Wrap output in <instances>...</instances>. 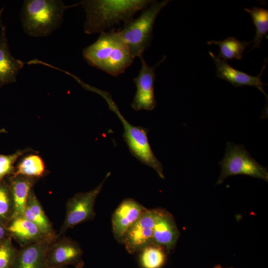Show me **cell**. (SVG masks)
Segmentation results:
<instances>
[{
    "mask_svg": "<svg viewBox=\"0 0 268 268\" xmlns=\"http://www.w3.org/2000/svg\"><path fill=\"white\" fill-rule=\"evenodd\" d=\"M82 255L83 251L77 242L57 234L48 250L46 268L72 265L81 268L83 265Z\"/></svg>",
    "mask_w": 268,
    "mask_h": 268,
    "instance_id": "obj_9",
    "label": "cell"
},
{
    "mask_svg": "<svg viewBox=\"0 0 268 268\" xmlns=\"http://www.w3.org/2000/svg\"><path fill=\"white\" fill-rule=\"evenodd\" d=\"M244 10L251 16L256 30L252 41L254 44L251 51L255 48L260 49L261 42L268 32V10L262 7L254 6L251 9L245 8Z\"/></svg>",
    "mask_w": 268,
    "mask_h": 268,
    "instance_id": "obj_21",
    "label": "cell"
},
{
    "mask_svg": "<svg viewBox=\"0 0 268 268\" xmlns=\"http://www.w3.org/2000/svg\"><path fill=\"white\" fill-rule=\"evenodd\" d=\"M82 55L90 66L113 76L124 73L135 58L113 31L100 33L95 42L83 49Z\"/></svg>",
    "mask_w": 268,
    "mask_h": 268,
    "instance_id": "obj_2",
    "label": "cell"
},
{
    "mask_svg": "<svg viewBox=\"0 0 268 268\" xmlns=\"http://www.w3.org/2000/svg\"><path fill=\"white\" fill-rule=\"evenodd\" d=\"M37 178L24 176L12 177L9 187L13 201L12 219L23 217L30 193Z\"/></svg>",
    "mask_w": 268,
    "mask_h": 268,
    "instance_id": "obj_17",
    "label": "cell"
},
{
    "mask_svg": "<svg viewBox=\"0 0 268 268\" xmlns=\"http://www.w3.org/2000/svg\"><path fill=\"white\" fill-rule=\"evenodd\" d=\"M0 14V87L16 81L17 76L25 63L12 56L6 34V26Z\"/></svg>",
    "mask_w": 268,
    "mask_h": 268,
    "instance_id": "obj_14",
    "label": "cell"
},
{
    "mask_svg": "<svg viewBox=\"0 0 268 268\" xmlns=\"http://www.w3.org/2000/svg\"><path fill=\"white\" fill-rule=\"evenodd\" d=\"M23 217L35 224L45 235L56 234L33 189L30 193Z\"/></svg>",
    "mask_w": 268,
    "mask_h": 268,
    "instance_id": "obj_18",
    "label": "cell"
},
{
    "mask_svg": "<svg viewBox=\"0 0 268 268\" xmlns=\"http://www.w3.org/2000/svg\"><path fill=\"white\" fill-rule=\"evenodd\" d=\"M147 208L132 198L125 199L112 215V232L116 240L123 244L130 227L141 216Z\"/></svg>",
    "mask_w": 268,
    "mask_h": 268,
    "instance_id": "obj_11",
    "label": "cell"
},
{
    "mask_svg": "<svg viewBox=\"0 0 268 268\" xmlns=\"http://www.w3.org/2000/svg\"><path fill=\"white\" fill-rule=\"evenodd\" d=\"M33 151L30 148L18 150L10 155H0V182L6 175L13 171L14 164L17 159L27 152Z\"/></svg>",
    "mask_w": 268,
    "mask_h": 268,
    "instance_id": "obj_25",
    "label": "cell"
},
{
    "mask_svg": "<svg viewBox=\"0 0 268 268\" xmlns=\"http://www.w3.org/2000/svg\"><path fill=\"white\" fill-rule=\"evenodd\" d=\"M9 236L6 226L0 222V242Z\"/></svg>",
    "mask_w": 268,
    "mask_h": 268,
    "instance_id": "obj_26",
    "label": "cell"
},
{
    "mask_svg": "<svg viewBox=\"0 0 268 268\" xmlns=\"http://www.w3.org/2000/svg\"><path fill=\"white\" fill-rule=\"evenodd\" d=\"M2 11H3V9H0V14H2Z\"/></svg>",
    "mask_w": 268,
    "mask_h": 268,
    "instance_id": "obj_28",
    "label": "cell"
},
{
    "mask_svg": "<svg viewBox=\"0 0 268 268\" xmlns=\"http://www.w3.org/2000/svg\"><path fill=\"white\" fill-rule=\"evenodd\" d=\"M17 252L10 236L0 242V268H11Z\"/></svg>",
    "mask_w": 268,
    "mask_h": 268,
    "instance_id": "obj_24",
    "label": "cell"
},
{
    "mask_svg": "<svg viewBox=\"0 0 268 268\" xmlns=\"http://www.w3.org/2000/svg\"><path fill=\"white\" fill-rule=\"evenodd\" d=\"M160 208L148 209L130 227L123 242L127 251L131 253L139 252L153 243V232Z\"/></svg>",
    "mask_w": 268,
    "mask_h": 268,
    "instance_id": "obj_10",
    "label": "cell"
},
{
    "mask_svg": "<svg viewBox=\"0 0 268 268\" xmlns=\"http://www.w3.org/2000/svg\"><path fill=\"white\" fill-rule=\"evenodd\" d=\"M139 58L141 67L138 75L133 79L136 85V90L131 106L135 111H151L157 105L154 95L155 69L158 65L164 62L166 57L152 67L147 64L143 56Z\"/></svg>",
    "mask_w": 268,
    "mask_h": 268,
    "instance_id": "obj_8",
    "label": "cell"
},
{
    "mask_svg": "<svg viewBox=\"0 0 268 268\" xmlns=\"http://www.w3.org/2000/svg\"><path fill=\"white\" fill-rule=\"evenodd\" d=\"M179 235L173 215L166 210L160 208L154 226L153 243L163 247L169 253L175 247Z\"/></svg>",
    "mask_w": 268,
    "mask_h": 268,
    "instance_id": "obj_15",
    "label": "cell"
},
{
    "mask_svg": "<svg viewBox=\"0 0 268 268\" xmlns=\"http://www.w3.org/2000/svg\"><path fill=\"white\" fill-rule=\"evenodd\" d=\"M215 268H223L220 266H217L216 267H215Z\"/></svg>",
    "mask_w": 268,
    "mask_h": 268,
    "instance_id": "obj_29",
    "label": "cell"
},
{
    "mask_svg": "<svg viewBox=\"0 0 268 268\" xmlns=\"http://www.w3.org/2000/svg\"><path fill=\"white\" fill-rule=\"evenodd\" d=\"M51 268H68L67 266H60V267H54Z\"/></svg>",
    "mask_w": 268,
    "mask_h": 268,
    "instance_id": "obj_27",
    "label": "cell"
},
{
    "mask_svg": "<svg viewBox=\"0 0 268 268\" xmlns=\"http://www.w3.org/2000/svg\"><path fill=\"white\" fill-rule=\"evenodd\" d=\"M170 1L154 0L142 10L137 18H133L125 22L122 29L116 31L134 58L142 56L144 51L150 46L156 18Z\"/></svg>",
    "mask_w": 268,
    "mask_h": 268,
    "instance_id": "obj_4",
    "label": "cell"
},
{
    "mask_svg": "<svg viewBox=\"0 0 268 268\" xmlns=\"http://www.w3.org/2000/svg\"><path fill=\"white\" fill-rule=\"evenodd\" d=\"M110 175V172L107 173L103 181L92 190L76 193L67 201L66 215L58 234L59 235H63L69 229L94 219L96 215L94 210L96 200L102 189L105 181Z\"/></svg>",
    "mask_w": 268,
    "mask_h": 268,
    "instance_id": "obj_7",
    "label": "cell"
},
{
    "mask_svg": "<svg viewBox=\"0 0 268 268\" xmlns=\"http://www.w3.org/2000/svg\"><path fill=\"white\" fill-rule=\"evenodd\" d=\"M221 171L216 185L229 176L245 175L268 182V170L260 164L243 144L227 142L224 156L219 163Z\"/></svg>",
    "mask_w": 268,
    "mask_h": 268,
    "instance_id": "obj_6",
    "label": "cell"
},
{
    "mask_svg": "<svg viewBox=\"0 0 268 268\" xmlns=\"http://www.w3.org/2000/svg\"><path fill=\"white\" fill-rule=\"evenodd\" d=\"M57 234L47 236L34 243L21 247L11 268H46L48 250Z\"/></svg>",
    "mask_w": 268,
    "mask_h": 268,
    "instance_id": "obj_13",
    "label": "cell"
},
{
    "mask_svg": "<svg viewBox=\"0 0 268 268\" xmlns=\"http://www.w3.org/2000/svg\"><path fill=\"white\" fill-rule=\"evenodd\" d=\"M6 227L9 235L13 237L21 247L37 242L47 236L35 224L24 217L12 219Z\"/></svg>",
    "mask_w": 268,
    "mask_h": 268,
    "instance_id": "obj_16",
    "label": "cell"
},
{
    "mask_svg": "<svg viewBox=\"0 0 268 268\" xmlns=\"http://www.w3.org/2000/svg\"><path fill=\"white\" fill-rule=\"evenodd\" d=\"M139 252L140 261L143 268H160L165 262L166 251L154 243L145 247Z\"/></svg>",
    "mask_w": 268,
    "mask_h": 268,
    "instance_id": "obj_22",
    "label": "cell"
},
{
    "mask_svg": "<svg viewBox=\"0 0 268 268\" xmlns=\"http://www.w3.org/2000/svg\"><path fill=\"white\" fill-rule=\"evenodd\" d=\"M208 54L215 64L216 74L218 77L226 80L235 87L244 86L256 87L268 97L264 89V86L267 84L264 83L261 79L267 66V59L259 74L252 76L233 67L226 61L214 55L212 52L209 51Z\"/></svg>",
    "mask_w": 268,
    "mask_h": 268,
    "instance_id": "obj_12",
    "label": "cell"
},
{
    "mask_svg": "<svg viewBox=\"0 0 268 268\" xmlns=\"http://www.w3.org/2000/svg\"><path fill=\"white\" fill-rule=\"evenodd\" d=\"M69 6L61 0H25L20 12L23 30L27 35L46 37L62 25Z\"/></svg>",
    "mask_w": 268,
    "mask_h": 268,
    "instance_id": "obj_3",
    "label": "cell"
},
{
    "mask_svg": "<svg viewBox=\"0 0 268 268\" xmlns=\"http://www.w3.org/2000/svg\"><path fill=\"white\" fill-rule=\"evenodd\" d=\"M107 100L110 109L113 111L121 120L124 132L123 137L131 153L143 164L151 167L158 176L164 179L162 164L155 156L149 144L147 133L148 129L142 126L131 125L120 112L117 105L106 93L99 92Z\"/></svg>",
    "mask_w": 268,
    "mask_h": 268,
    "instance_id": "obj_5",
    "label": "cell"
},
{
    "mask_svg": "<svg viewBox=\"0 0 268 268\" xmlns=\"http://www.w3.org/2000/svg\"><path fill=\"white\" fill-rule=\"evenodd\" d=\"M252 43V41H240L234 37H229L222 40H213L207 42L208 45L215 44L219 47L217 57L226 62L233 59L242 60L246 48Z\"/></svg>",
    "mask_w": 268,
    "mask_h": 268,
    "instance_id": "obj_19",
    "label": "cell"
},
{
    "mask_svg": "<svg viewBox=\"0 0 268 268\" xmlns=\"http://www.w3.org/2000/svg\"><path fill=\"white\" fill-rule=\"evenodd\" d=\"M45 171V164L42 158L37 154H30L21 159L12 177L24 176L38 178L43 176Z\"/></svg>",
    "mask_w": 268,
    "mask_h": 268,
    "instance_id": "obj_20",
    "label": "cell"
},
{
    "mask_svg": "<svg viewBox=\"0 0 268 268\" xmlns=\"http://www.w3.org/2000/svg\"><path fill=\"white\" fill-rule=\"evenodd\" d=\"M13 204L10 188L0 182V222L6 226L10 221Z\"/></svg>",
    "mask_w": 268,
    "mask_h": 268,
    "instance_id": "obj_23",
    "label": "cell"
},
{
    "mask_svg": "<svg viewBox=\"0 0 268 268\" xmlns=\"http://www.w3.org/2000/svg\"><path fill=\"white\" fill-rule=\"evenodd\" d=\"M151 0H84L78 4L86 13L84 31L87 34L101 33L125 23L140 10L146 8Z\"/></svg>",
    "mask_w": 268,
    "mask_h": 268,
    "instance_id": "obj_1",
    "label": "cell"
}]
</instances>
